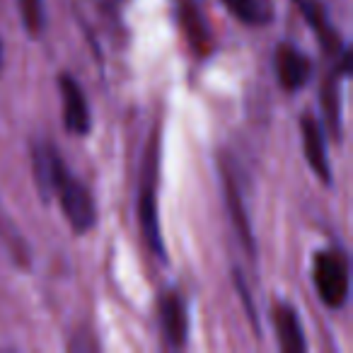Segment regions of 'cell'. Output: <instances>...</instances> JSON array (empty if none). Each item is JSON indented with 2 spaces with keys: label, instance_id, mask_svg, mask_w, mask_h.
<instances>
[{
  "label": "cell",
  "instance_id": "obj_1",
  "mask_svg": "<svg viewBox=\"0 0 353 353\" xmlns=\"http://www.w3.org/2000/svg\"><path fill=\"white\" fill-rule=\"evenodd\" d=\"M34 182L44 201L51 196L59 199L61 211L78 235L97 225V206L90 189L70 172L59 150L49 143H39L34 148Z\"/></svg>",
  "mask_w": 353,
  "mask_h": 353
},
{
  "label": "cell",
  "instance_id": "obj_2",
  "mask_svg": "<svg viewBox=\"0 0 353 353\" xmlns=\"http://www.w3.org/2000/svg\"><path fill=\"white\" fill-rule=\"evenodd\" d=\"M312 283L317 295L327 307L341 310L348 303L351 293V266L346 252L339 247H329L314 254L312 261Z\"/></svg>",
  "mask_w": 353,
  "mask_h": 353
},
{
  "label": "cell",
  "instance_id": "obj_3",
  "mask_svg": "<svg viewBox=\"0 0 353 353\" xmlns=\"http://www.w3.org/2000/svg\"><path fill=\"white\" fill-rule=\"evenodd\" d=\"M157 141L152 138L150 148L145 152V170L141 174V187H138V225L145 237V245L167 261V250L162 242L160 218H157V199H155V165H157Z\"/></svg>",
  "mask_w": 353,
  "mask_h": 353
},
{
  "label": "cell",
  "instance_id": "obj_4",
  "mask_svg": "<svg viewBox=\"0 0 353 353\" xmlns=\"http://www.w3.org/2000/svg\"><path fill=\"white\" fill-rule=\"evenodd\" d=\"M59 90L63 97V126L73 136H88L92 128V112L83 88L75 83L70 73L59 75Z\"/></svg>",
  "mask_w": 353,
  "mask_h": 353
},
{
  "label": "cell",
  "instance_id": "obj_5",
  "mask_svg": "<svg viewBox=\"0 0 353 353\" xmlns=\"http://www.w3.org/2000/svg\"><path fill=\"white\" fill-rule=\"evenodd\" d=\"M300 133H303V150L307 157V165L327 187H332V167L327 160V133L314 114L305 112L300 117Z\"/></svg>",
  "mask_w": 353,
  "mask_h": 353
},
{
  "label": "cell",
  "instance_id": "obj_6",
  "mask_svg": "<svg viewBox=\"0 0 353 353\" xmlns=\"http://www.w3.org/2000/svg\"><path fill=\"white\" fill-rule=\"evenodd\" d=\"M276 75H279V85L285 92H300L312 78V59L298 46L283 44L279 46L274 56Z\"/></svg>",
  "mask_w": 353,
  "mask_h": 353
},
{
  "label": "cell",
  "instance_id": "obj_7",
  "mask_svg": "<svg viewBox=\"0 0 353 353\" xmlns=\"http://www.w3.org/2000/svg\"><path fill=\"white\" fill-rule=\"evenodd\" d=\"M160 307V324L167 343L172 348H179L189 339V310L187 300L182 298L179 290H165L157 300Z\"/></svg>",
  "mask_w": 353,
  "mask_h": 353
},
{
  "label": "cell",
  "instance_id": "obj_8",
  "mask_svg": "<svg viewBox=\"0 0 353 353\" xmlns=\"http://www.w3.org/2000/svg\"><path fill=\"white\" fill-rule=\"evenodd\" d=\"M271 322L279 334V346L285 353H303L307 351V341H305L303 324H300L298 310L293 305L283 303V300H276L271 305Z\"/></svg>",
  "mask_w": 353,
  "mask_h": 353
},
{
  "label": "cell",
  "instance_id": "obj_9",
  "mask_svg": "<svg viewBox=\"0 0 353 353\" xmlns=\"http://www.w3.org/2000/svg\"><path fill=\"white\" fill-rule=\"evenodd\" d=\"M293 3L298 6V10L303 12V17H305V22L310 25V30L317 34L322 49L327 51L329 56H334V59H336L339 51H341L346 44H343L341 37H339V32L334 30V25L329 22L327 8L322 6V0H293Z\"/></svg>",
  "mask_w": 353,
  "mask_h": 353
},
{
  "label": "cell",
  "instance_id": "obj_10",
  "mask_svg": "<svg viewBox=\"0 0 353 353\" xmlns=\"http://www.w3.org/2000/svg\"><path fill=\"white\" fill-rule=\"evenodd\" d=\"M223 187H225L228 208H230L232 225H235V230H237V237H240V242L245 245L247 254H250L252 259H254L256 245H254V237H252V225H250V218H247L245 203H242L240 184H237L235 176H232L230 172H228V167H223Z\"/></svg>",
  "mask_w": 353,
  "mask_h": 353
},
{
  "label": "cell",
  "instance_id": "obj_11",
  "mask_svg": "<svg viewBox=\"0 0 353 353\" xmlns=\"http://www.w3.org/2000/svg\"><path fill=\"white\" fill-rule=\"evenodd\" d=\"M235 20L250 27H266L276 20L274 0H221Z\"/></svg>",
  "mask_w": 353,
  "mask_h": 353
},
{
  "label": "cell",
  "instance_id": "obj_12",
  "mask_svg": "<svg viewBox=\"0 0 353 353\" xmlns=\"http://www.w3.org/2000/svg\"><path fill=\"white\" fill-rule=\"evenodd\" d=\"M17 6H20V17H22V25L25 30L30 32L32 37L41 34L44 32V0H17Z\"/></svg>",
  "mask_w": 353,
  "mask_h": 353
},
{
  "label": "cell",
  "instance_id": "obj_13",
  "mask_svg": "<svg viewBox=\"0 0 353 353\" xmlns=\"http://www.w3.org/2000/svg\"><path fill=\"white\" fill-rule=\"evenodd\" d=\"M235 288L240 290V298H242V303H245V307H247V314H250L252 327H254V332L259 334L261 327H259V319H256V310H254V305H252V300H250V290H247L245 281H242V276L237 274V271H235Z\"/></svg>",
  "mask_w": 353,
  "mask_h": 353
},
{
  "label": "cell",
  "instance_id": "obj_14",
  "mask_svg": "<svg viewBox=\"0 0 353 353\" xmlns=\"http://www.w3.org/2000/svg\"><path fill=\"white\" fill-rule=\"evenodd\" d=\"M6 63V44H3V37H0V68Z\"/></svg>",
  "mask_w": 353,
  "mask_h": 353
}]
</instances>
